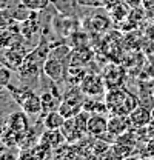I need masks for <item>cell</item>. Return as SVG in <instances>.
<instances>
[{
	"mask_svg": "<svg viewBox=\"0 0 154 160\" xmlns=\"http://www.w3.org/2000/svg\"><path fill=\"white\" fill-rule=\"evenodd\" d=\"M11 82V69L9 66H0V86L8 88Z\"/></svg>",
	"mask_w": 154,
	"mask_h": 160,
	"instance_id": "19",
	"label": "cell"
},
{
	"mask_svg": "<svg viewBox=\"0 0 154 160\" xmlns=\"http://www.w3.org/2000/svg\"><path fill=\"white\" fill-rule=\"evenodd\" d=\"M38 143L51 151H56L59 146L66 143V139L60 129H45V132L38 137Z\"/></svg>",
	"mask_w": 154,
	"mask_h": 160,
	"instance_id": "3",
	"label": "cell"
},
{
	"mask_svg": "<svg viewBox=\"0 0 154 160\" xmlns=\"http://www.w3.org/2000/svg\"><path fill=\"white\" fill-rule=\"evenodd\" d=\"M151 116H153V119H154V106L151 108Z\"/></svg>",
	"mask_w": 154,
	"mask_h": 160,
	"instance_id": "20",
	"label": "cell"
},
{
	"mask_svg": "<svg viewBox=\"0 0 154 160\" xmlns=\"http://www.w3.org/2000/svg\"><path fill=\"white\" fill-rule=\"evenodd\" d=\"M86 132L88 136L93 137H100L103 134L108 132V119H105L102 116V112H96L93 116H90L88 125H86Z\"/></svg>",
	"mask_w": 154,
	"mask_h": 160,
	"instance_id": "4",
	"label": "cell"
},
{
	"mask_svg": "<svg viewBox=\"0 0 154 160\" xmlns=\"http://www.w3.org/2000/svg\"><path fill=\"white\" fill-rule=\"evenodd\" d=\"M102 77H103V82H105L106 88L110 89V88H113V83H114V80L113 79H116V82H117L119 86H122L123 79H125V74H123V69H120L119 66L110 65V66L105 69V74H103Z\"/></svg>",
	"mask_w": 154,
	"mask_h": 160,
	"instance_id": "10",
	"label": "cell"
},
{
	"mask_svg": "<svg viewBox=\"0 0 154 160\" xmlns=\"http://www.w3.org/2000/svg\"><path fill=\"white\" fill-rule=\"evenodd\" d=\"M14 37L16 36L8 28H2L0 26V48H11Z\"/></svg>",
	"mask_w": 154,
	"mask_h": 160,
	"instance_id": "17",
	"label": "cell"
},
{
	"mask_svg": "<svg viewBox=\"0 0 154 160\" xmlns=\"http://www.w3.org/2000/svg\"><path fill=\"white\" fill-rule=\"evenodd\" d=\"M128 117H130V122H131V126L136 128V129L146 128L150 125V122L153 120L151 109L146 108V106H142V105H139L136 109H133Z\"/></svg>",
	"mask_w": 154,
	"mask_h": 160,
	"instance_id": "5",
	"label": "cell"
},
{
	"mask_svg": "<svg viewBox=\"0 0 154 160\" xmlns=\"http://www.w3.org/2000/svg\"><path fill=\"white\" fill-rule=\"evenodd\" d=\"M6 125L9 128H13L14 131H17L19 134L25 132L26 129H29V120H28V114L22 109V111H16L11 112L6 119Z\"/></svg>",
	"mask_w": 154,
	"mask_h": 160,
	"instance_id": "7",
	"label": "cell"
},
{
	"mask_svg": "<svg viewBox=\"0 0 154 160\" xmlns=\"http://www.w3.org/2000/svg\"><path fill=\"white\" fill-rule=\"evenodd\" d=\"M79 86L86 97H99L105 94V82L99 74H86Z\"/></svg>",
	"mask_w": 154,
	"mask_h": 160,
	"instance_id": "1",
	"label": "cell"
},
{
	"mask_svg": "<svg viewBox=\"0 0 154 160\" xmlns=\"http://www.w3.org/2000/svg\"><path fill=\"white\" fill-rule=\"evenodd\" d=\"M43 72L51 80L59 82V80H62L65 77L66 69H65V65H63L62 59L54 57V56H49L48 59L45 60V63H43Z\"/></svg>",
	"mask_w": 154,
	"mask_h": 160,
	"instance_id": "2",
	"label": "cell"
},
{
	"mask_svg": "<svg viewBox=\"0 0 154 160\" xmlns=\"http://www.w3.org/2000/svg\"><path fill=\"white\" fill-rule=\"evenodd\" d=\"M65 117L62 116V112L59 109H54L51 112H46L43 117V126L45 129H60L62 125L65 123Z\"/></svg>",
	"mask_w": 154,
	"mask_h": 160,
	"instance_id": "12",
	"label": "cell"
},
{
	"mask_svg": "<svg viewBox=\"0 0 154 160\" xmlns=\"http://www.w3.org/2000/svg\"><path fill=\"white\" fill-rule=\"evenodd\" d=\"M83 109L88 111V112H103L108 108H106V103L100 102L99 99H85Z\"/></svg>",
	"mask_w": 154,
	"mask_h": 160,
	"instance_id": "15",
	"label": "cell"
},
{
	"mask_svg": "<svg viewBox=\"0 0 154 160\" xmlns=\"http://www.w3.org/2000/svg\"><path fill=\"white\" fill-rule=\"evenodd\" d=\"M20 3L26 6L29 11L37 12V11H43L49 5V0H20Z\"/></svg>",
	"mask_w": 154,
	"mask_h": 160,
	"instance_id": "16",
	"label": "cell"
},
{
	"mask_svg": "<svg viewBox=\"0 0 154 160\" xmlns=\"http://www.w3.org/2000/svg\"><path fill=\"white\" fill-rule=\"evenodd\" d=\"M14 22H16V17L11 9H0V26L2 28H8Z\"/></svg>",
	"mask_w": 154,
	"mask_h": 160,
	"instance_id": "18",
	"label": "cell"
},
{
	"mask_svg": "<svg viewBox=\"0 0 154 160\" xmlns=\"http://www.w3.org/2000/svg\"><path fill=\"white\" fill-rule=\"evenodd\" d=\"M131 126V122H130V117L128 116H123V114H114L108 119V134L113 136V137H117L123 132H126Z\"/></svg>",
	"mask_w": 154,
	"mask_h": 160,
	"instance_id": "6",
	"label": "cell"
},
{
	"mask_svg": "<svg viewBox=\"0 0 154 160\" xmlns=\"http://www.w3.org/2000/svg\"><path fill=\"white\" fill-rule=\"evenodd\" d=\"M151 91H153V96H154V85H153V89H151Z\"/></svg>",
	"mask_w": 154,
	"mask_h": 160,
	"instance_id": "22",
	"label": "cell"
},
{
	"mask_svg": "<svg viewBox=\"0 0 154 160\" xmlns=\"http://www.w3.org/2000/svg\"><path fill=\"white\" fill-rule=\"evenodd\" d=\"M40 100H42V112L43 114L59 109V106L62 103V99L57 94H54V91H46V92L40 94Z\"/></svg>",
	"mask_w": 154,
	"mask_h": 160,
	"instance_id": "11",
	"label": "cell"
},
{
	"mask_svg": "<svg viewBox=\"0 0 154 160\" xmlns=\"http://www.w3.org/2000/svg\"><path fill=\"white\" fill-rule=\"evenodd\" d=\"M19 132L14 131L13 128H9L8 125H5V128H2V131H0V142L5 146H19Z\"/></svg>",
	"mask_w": 154,
	"mask_h": 160,
	"instance_id": "13",
	"label": "cell"
},
{
	"mask_svg": "<svg viewBox=\"0 0 154 160\" xmlns=\"http://www.w3.org/2000/svg\"><path fill=\"white\" fill-rule=\"evenodd\" d=\"M3 89H5V88H3V86H0V94L3 92Z\"/></svg>",
	"mask_w": 154,
	"mask_h": 160,
	"instance_id": "21",
	"label": "cell"
},
{
	"mask_svg": "<svg viewBox=\"0 0 154 160\" xmlns=\"http://www.w3.org/2000/svg\"><path fill=\"white\" fill-rule=\"evenodd\" d=\"M26 56H28V54L20 52V51H17V49L13 48V49H9V51L5 54V59H6L8 65H9L11 68H20V65L25 62Z\"/></svg>",
	"mask_w": 154,
	"mask_h": 160,
	"instance_id": "14",
	"label": "cell"
},
{
	"mask_svg": "<svg viewBox=\"0 0 154 160\" xmlns=\"http://www.w3.org/2000/svg\"><path fill=\"white\" fill-rule=\"evenodd\" d=\"M60 131L63 132V136H65V139L68 143H76L77 140L80 139L85 132L77 126L76 120L74 117H69V119L65 120V123L62 125V128H60Z\"/></svg>",
	"mask_w": 154,
	"mask_h": 160,
	"instance_id": "8",
	"label": "cell"
},
{
	"mask_svg": "<svg viewBox=\"0 0 154 160\" xmlns=\"http://www.w3.org/2000/svg\"><path fill=\"white\" fill-rule=\"evenodd\" d=\"M20 106H22V109H23L28 116L40 114V112H42V100H40V96L34 94L33 91L28 92L26 97L20 102Z\"/></svg>",
	"mask_w": 154,
	"mask_h": 160,
	"instance_id": "9",
	"label": "cell"
}]
</instances>
